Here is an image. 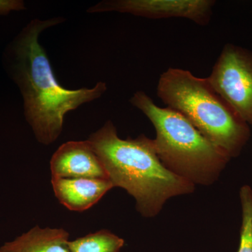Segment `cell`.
Wrapping results in <instances>:
<instances>
[{
	"mask_svg": "<svg viewBox=\"0 0 252 252\" xmlns=\"http://www.w3.org/2000/svg\"><path fill=\"white\" fill-rule=\"evenodd\" d=\"M0 252H5L3 251V250H1V248H0Z\"/></svg>",
	"mask_w": 252,
	"mask_h": 252,
	"instance_id": "cell-13",
	"label": "cell"
},
{
	"mask_svg": "<svg viewBox=\"0 0 252 252\" xmlns=\"http://www.w3.org/2000/svg\"><path fill=\"white\" fill-rule=\"evenodd\" d=\"M207 79L240 117L252 125V51L227 44Z\"/></svg>",
	"mask_w": 252,
	"mask_h": 252,
	"instance_id": "cell-5",
	"label": "cell"
},
{
	"mask_svg": "<svg viewBox=\"0 0 252 252\" xmlns=\"http://www.w3.org/2000/svg\"><path fill=\"white\" fill-rule=\"evenodd\" d=\"M214 4L212 0H109L91 6L87 11H117L153 19L185 18L206 25Z\"/></svg>",
	"mask_w": 252,
	"mask_h": 252,
	"instance_id": "cell-6",
	"label": "cell"
},
{
	"mask_svg": "<svg viewBox=\"0 0 252 252\" xmlns=\"http://www.w3.org/2000/svg\"><path fill=\"white\" fill-rule=\"evenodd\" d=\"M51 182L60 203L75 212L91 208L114 188L107 179L52 178Z\"/></svg>",
	"mask_w": 252,
	"mask_h": 252,
	"instance_id": "cell-8",
	"label": "cell"
},
{
	"mask_svg": "<svg viewBox=\"0 0 252 252\" xmlns=\"http://www.w3.org/2000/svg\"><path fill=\"white\" fill-rule=\"evenodd\" d=\"M25 9L24 3L18 0H0V15H6L11 11Z\"/></svg>",
	"mask_w": 252,
	"mask_h": 252,
	"instance_id": "cell-12",
	"label": "cell"
},
{
	"mask_svg": "<svg viewBox=\"0 0 252 252\" xmlns=\"http://www.w3.org/2000/svg\"><path fill=\"white\" fill-rule=\"evenodd\" d=\"M157 94L230 157L238 156L248 143V123L215 90L207 78L169 68L159 79Z\"/></svg>",
	"mask_w": 252,
	"mask_h": 252,
	"instance_id": "cell-4",
	"label": "cell"
},
{
	"mask_svg": "<svg viewBox=\"0 0 252 252\" xmlns=\"http://www.w3.org/2000/svg\"><path fill=\"white\" fill-rule=\"evenodd\" d=\"M87 141L109 180L135 198L136 208L144 217L157 216L167 200L191 193L195 189L193 184L164 166L153 140L145 136L123 140L108 121Z\"/></svg>",
	"mask_w": 252,
	"mask_h": 252,
	"instance_id": "cell-2",
	"label": "cell"
},
{
	"mask_svg": "<svg viewBox=\"0 0 252 252\" xmlns=\"http://www.w3.org/2000/svg\"><path fill=\"white\" fill-rule=\"evenodd\" d=\"M242 225L238 252H252V189L245 185L240 189Z\"/></svg>",
	"mask_w": 252,
	"mask_h": 252,
	"instance_id": "cell-11",
	"label": "cell"
},
{
	"mask_svg": "<svg viewBox=\"0 0 252 252\" xmlns=\"http://www.w3.org/2000/svg\"><path fill=\"white\" fill-rule=\"evenodd\" d=\"M130 102L153 124L154 147L164 166L193 185H211L219 178L231 157L183 114L158 107L143 91L136 92Z\"/></svg>",
	"mask_w": 252,
	"mask_h": 252,
	"instance_id": "cell-3",
	"label": "cell"
},
{
	"mask_svg": "<svg viewBox=\"0 0 252 252\" xmlns=\"http://www.w3.org/2000/svg\"><path fill=\"white\" fill-rule=\"evenodd\" d=\"M124 239L107 230L90 233L68 243L70 252H120Z\"/></svg>",
	"mask_w": 252,
	"mask_h": 252,
	"instance_id": "cell-10",
	"label": "cell"
},
{
	"mask_svg": "<svg viewBox=\"0 0 252 252\" xmlns=\"http://www.w3.org/2000/svg\"><path fill=\"white\" fill-rule=\"evenodd\" d=\"M69 236L63 228L35 226L0 248L5 252H70Z\"/></svg>",
	"mask_w": 252,
	"mask_h": 252,
	"instance_id": "cell-9",
	"label": "cell"
},
{
	"mask_svg": "<svg viewBox=\"0 0 252 252\" xmlns=\"http://www.w3.org/2000/svg\"><path fill=\"white\" fill-rule=\"evenodd\" d=\"M50 167L52 178L109 180L102 162L87 140L62 144L51 158Z\"/></svg>",
	"mask_w": 252,
	"mask_h": 252,
	"instance_id": "cell-7",
	"label": "cell"
},
{
	"mask_svg": "<svg viewBox=\"0 0 252 252\" xmlns=\"http://www.w3.org/2000/svg\"><path fill=\"white\" fill-rule=\"evenodd\" d=\"M63 21L62 18L32 20L16 36L9 51L10 72L22 94L26 120L36 140L45 145L59 138L67 113L98 99L107 89L106 83L99 81L91 89L71 90L56 80L39 39L43 31Z\"/></svg>",
	"mask_w": 252,
	"mask_h": 252,
	"instance_id": "cell-1",
	"label": "cell"
}]
</instances>
